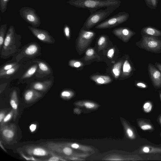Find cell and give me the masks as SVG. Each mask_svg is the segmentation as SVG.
Listing matches in <instances>:
<instances>
[{
  "label": "cell",
  "mask_w": 161,
  "mask_h": 161,
  "mask_svg": "<svg viewBox=\"0 0 161 161\" xmlns=\"http://www.w3.org/2000/svg\"><path fill=\"white\" fill-rule=\"evenodd\" d=\"M119 6H111L104 9H101L90 14L81 29L90 30L105 20Z\"/></svg>",
  "instance_id": "3"
},
{
  "label": "cell",
  "mask_w": 161,
  "mask_h": 161,
  "mask_svg": "<svg viewBox=\"0 0 161 161\" xmlns=\"http://www.w3.org/2000/svg\"><path fill=\"white\" fill-rule=\"evenodd\" d=\"M17 132L15 124L12 123L6 124L0 127L1 136L5 142L9 143L15 138Z\"/></svg>",
  "instance_id": "10"
},
{
  "label": "cell",
  "mask_w": 161,
  "mask_h": 161,
  "mask_svg": "<svg viewBox=\"0 0 161 161\" xmlns=\"http://www.w3.org/2000/svg\"><path fill=\"white\" fill-rule=\"evenodd\" d=\"M149 75L153 86L156 88H161V72L155 65L149 64L148 66Z\"/></svg>",
  "instance_id": "14"
},
{
  "label": "cell",
  "mask_w": 161,
  "mask_h": 161,
  "mask_svg": "<svg viewBox=\"0 0 161 161\" xmlns=\"http://www.w3.org/2000/svg\"><path fill=\"white\" fill-rule=\"evenodd\" d=\"M44 146L58 154H62L69 156L71 155L73 153V150L71 148L64 145L61 142H47L44 144Z\"/></svg>",
  "instance_id": "11"
},
{
  "label": "cell",
  "mask_w": 161,
  "mask_h": 161,
  "mask_svg": "<svg viewBox=\"0 0 161 161\" xmlns=\"http://www.w3.org/2000/svg\"><path fill=\"white\" fill-rule=\"evenodd\" d=\"M68 65L71 67L77 68L82 66L83 65V64L79 61L70 60L69 61Z\"/></svg>",
  "instance_id": "34"
},
{
  "label": "cell",
  "mask_w": 161,
  "mask_h": 161,
  "mask_svg": "<svg viewBox=\"0 0 161 161\" xmlns=\"http://www.w3.org/2000/svg\"><path fill=\"white\" fill-rule=\"evenodd\" d=\"M21 36L17 34L14 26L11 25L7 32L4 42L0 50L1 58L6 59L14 56L20 50Z\"/></svg>",
  "instance_id": "1"
},
{
  "label": "cell",
  "mask_w": 161,
  "mask_h": 161,
  "mask_svg": "<svg viewBox=\"0 0 161 161\" xmlns=\"http://www.w3.org/2000/svg\"><path fill=\"white\" fill-rule=\"evenodd\" d=\"M148 8L150 9H155L157 7L158 0H144Z\"/></svg>",
  "instance_id": "32"
},
{
  "label": "cell",
  "mask_w": 161,
  "mask_h": 161,
  "mask_svg": "<svg viewBox=\"0 0 161 161\" xmlns=\"http://www.w3.org/2000/svg\"><path fill=\"white\" fill-rule=\"evenodd\" d=\"M7 24L2 25L0 27V50L3 46L6 34Z\"/></svg>",
  "instance_id": "26"
},
{
  "label": "cell",
  "mask_w": 161,
  "mask_h": 161,
  "mask_svg": "<svg viewBox=\"0 0 161 161\" xmlns=\"http://www.w3.org/2000/svg\"><path fill=\"white\" fill-rule=\"evenodd\" d=\"M135 69L131 62L128 59H125L123 64L122 76L124 77H128L132 75Z\"/></svg>",
  "instance_id": "19"
},
{
  "label": "cell",
  "mask_w": 161,
  "mask_h": 161,
  "mask_svg": "<svg viewBox=\"0 0 161 161\" xmlns=\"http://www.w3.org/2000/svg\"><path fill=\"white\" fill-rule=\"evenodd\" d=\"M63 32L67 39L70 40L71 37V29L70 27L67 24H65L64 27Z\"/></svg>",
  "instance_id": "33"
},
{
  "label": "cell",
  "mask_w": 161,
  "mask_h": 161,
  "mask_svg": "<svg viewBox=\"0 0 161 161\" xmlns=\"http://www.w3.org/2000/svg\"><path fill=\"white\" fill-rule=\"evenodd\" d=\"M160 96L161 98V92L160 93Z\"/></svg>",
  "instance_id": "49"
},
{
  "label": "cell",
  "mask_w": 161,
  "mask_h": 161,
  "mask_svg": "<svg viewBox=\"0 0 161 161\" xmlns=\"http://www.w3.org/2000/svg\"><path fill=\"white\" fill-rule=\"evenodd\" d=\"M95 35L96 33L93 31L81 29L76 43L77 51L80 53H83L94 38Z\"/></svg>",
  "instance_id": "7"
},
{
  "label": "cell",
  "mask_w": 161,
  "mask_h": 161,
  "mask_svg": "<svg viewBox=\"0 0 161 161\" xmlns=\"http://www.w3.org/2000/svg\"><path fill=\"white\" fill-rule=\"evenodd\" d=\"M67 3L77 8L87 9L91 14L102 8L120 6L121 2L119 0H69Z\"/></svg>",
  "instance_id": "2"
},
{
  "label": "cell",
  "mask_w": 161,
  "mask_h": 161,
  "mask_svg": "<svg viewBox=\"0 0 161 161\" xmlns=\"http://www.w3.org/2000/svg\"><path fill=\"white\" fill-rule=\"evenodd\" d=\"M160 12H161V10H160Z\"/></svg>",
  "instance_id": "51"
},
{
  "label": "cell",
  "mask_w": 161,
  "mask_h": 161,
  "mask_svg": "<svg viewBox=\"0 0 161 161\" xmlns=\"http://www.w3.org/2000/svg\"><path fill=\"white\" fill-rule=\"evenodd\" d=\"M73 92L70 90L64 89L60 93V97L63 99L70 98L73 95Z\"/></svg>",
  "instance_id": "30"
},
{
  "label": "cell",
  "mask_w": 161,
  "mask_h": 161,
  "mask_svg": "<svg viewBox=\"0 0 161 161\" xmlns=\"http://www.w3.org/2000/svg\"><path fill=\"white\" fill-rule=\"evenodd\" d=\"M20 64H18L14 67L0 73V78H8L14 74L18 70Z\"/></svg>",
  "instance_id": "23"
},
{
  "label": "cell",
  "mask_w": 161,
  "mask_h": 161,
  "mask_svg": "<svg viewBox=\"0 0 161 161\" xmlns=\"http://www.w3.org/2000/svg\"><path fill=\"white\" fill-rule=\"evenodd\" d=\"M84 106L87 108H92L95 106V104L91 103L86 102L84 104Z\"/></svg>",
  "instance_id": "43"
},
{
  "label": "cell",
  "mask_w": 161,
  "mask_h": 161,
  "mask_svg": "<svg viewBox=\"0 0 161 161\" xmlns=\"http://www.w3.org/2000/svg\"><path fill=\"white\" fill-rule=\"evenodd\" d=\"M141 33L142 35L161 37V31L152 26H148L143 27L141 30Z\"/></svg>",
  "instance_id": "20"
},
{
  "label": "cell",
  "mask_w": 161,
  "mask_h": 161,
  "mask_svg": "<svg viewBox=\"0 0 161 161\" xmlns=\"http://www.w3.org/2000/svg\"><path fill=\"white\" fill-rule=\"evenodd\" d=\"M141 152L143 153H150L161 152V149L154 148L149 146H144L141 149Z\"/></svg>",
  "instance_id": "28"
},
{
  "label": "cell",
  "mask_w": 161,
  "mask_h": 161,
  "mask_svg": "<svg viewBox=\"0 0 161 161\" xmlns=\"http://www.w3.org/2000/svg\"><path fill=\"white\" fill-rule=\"evenodd\" d=\"M129 17V14L125 12H120L106 19L95 26L97 29H111L126 22Z\"/></svg>",
  "instance_id": "6"
},
{
  "label": "cell",
  "mask_w": 161,
  "mask_h": 161,
  "mask_svg": "<svg viewBox=\"0 0 161 161\" xmlns=\"http://www.w3.org/2000/svg\"><path fill=\"white\" fill-rule=\"evenodd\" d=\"M135 85L137 87L146 88L148 87V85L147 83L144 81H136L135 82Z\"/></svg>",
  "instance_id": "38"
},
{
  "label": "cell",
  "mask_w": 161,
  "mask_h": 161,
  "mask_svg": "<svg viewBox=\"0 0 161 161\" xmlns=\"http://www.w3.org/2000/svg\"><path fill=\"white\" fill-rule=\"evenodd\" d=\"M24 149L28 154L38 157L51 156L55 153L45 147L34 145L26 146Z\"/></svg>",
  "instance_id": "12"
},
{
  "label": "cell",
  "mask_w": 161,
  "mask_h": 161,
  "mask_svg": "<svg viewBox=\"0 0 161 161\" xmlns=\"http://www.w3.org/2000/svg\"><path fill=\"white\" fill-rule=\"evenodd\" d=\"M7 114V110L4 109L1 110L0 111V123L2 122Z\"/></svg>",
  "instance_id": "41"
},
{
  "label": "cell",
  "mask_w": 161,
  "mask_h": 161,
  "mask_svg": "<svg viewBox=\"0 0 161 161\" xmlns=\"http://www.w3.org/2000/svg\"><path fill=\"white\" fill-rule=\"evenodd\" d=\"M21 156L25 159L28 160H40L36 159L33 157H29L25 156L23 153H20Z\"/></svg>",
  "instance_id": "44"
},
{
  "label": "cell",
  "mask_w": 161,
  "mask_h": 161,
  "mask_svg": "<svg viewBox=\"0 0 161 161\" xmlns=\"http://www.w3.org/2000/svg\"><path fill=\"white\" fill-rule=\"evenodd\" d=\"M126 132L127 136L130 138L133 139L135 138L134 133L130 128H127L126 129Z\"/></svg>",
  "instance_id": "39"
},
{
  "label": "cell",
  "mask_w": 161,
  "mask_h": 161,
  "mask_svg": "<svg viewBox=\"0 0 161 161\" xmlns=\"http://www.w3.org/2000/svg\"><path fill=\"white\" fill-rule=\"evenodd\" d=\"M63 157L59 154H56L55 153L50 156V157L47 159L45 160L49 161H58L61 160H65Z\"/></svg>",
  "instance_id": "35"
},
{
  "label": "cell",
  "mask_w": 161,
  "mask_h": 161,
  "mask_svg": "<svg viewBox=\"0 0 161 161\" xmlns=\"http://www.w3.org/2000/svg\"><path fill=\"white\" fill-rule=\"evenodd\" d=\"M96 52L95 50L92 48L88 49L85 53V60L88 61L95 58H96Z\"/></svg>",
  "instance_id": "27"
},
{
  "label": "cell",
  "mask_w": 161,
  "mask_h": 161,
  "mask_svg": "<svg viewBox=\"0 0 161 161\" xmlns=\"http://www.w3.org/2000/svg\"><path fill=\"white\" fill-rule=\"evenodd\" d=\"M115 52V49L114 48H111L108 51L107 53L108 57L110 59L112 58L114 55Z\"/></svg>",
  "instance_id": "42"
},
{
  "label": "cell",
  "mask_w": 161,
  "mask_h": 161,
  "mask_svg": "<svg viewBox=\"0 0 161 161\" xmlns=\"http://www.w3.org/2000/svg\"><path fill=\"white\" fill-rule=\"evenodd\" d=\"M28 27L34 36L42 42L48 44L55 43V39L47 31L32 26Z\"/></svg>",
  "instance_id": "9"
},
{
  "label": "cell",
  "mask_w": 161,
  "mask_h": 161,
  "mask_svg": "<svg viewBox=\"0 0 161 161\" xmlns=\"http://www.w3.org/2000/svg\"><path fill=\"white\" fill-rule=\"evenodd\" d=\"M14 116V112L11 109L8 113L3 119L2 122L0 123V127L7 124V123Z\"/></svg>",
  "instance_id": "31"
},
{
  "label": "cell",
  "mask_w": 161,
  "mask_h": 161,
  "mask_svg": "<svg viewBox=\"0 0 161 161\" xmlns=\"http://www.w3.org/2000/svg\"><path fill=\"white\" fill-rule=\"evenodd\" d=\"M160 122L161 124V118H160Z\"/></svg>",
  "instance_id": "50"
},
{
  "label": "cell",
  "mask_w": 161,
  "mask_h": 161,
  "mask_svg": "<svg viewBox=\"0 0 161 161\" xmlns=\"http://www.w3.org/2000/svg\"><path fill=\"white\" fill-rule=\"evenodd\" d=\"M36 125L34 124L31 125L30 126V129L32 131H34L36 129Z\"/></svg>",
  "instance_id": "47"
},
{
  "label": "cell",
  "mask_w": 161,
  "mask_h": 161,
  "mask_svg": "<svg viewBox=\"0 0 161 161\" xmlns=\"http://www.w3.org/2000/svg\"><path fill=\"white\" fill-rule=\"evenodd\" d=\"M141 129L143 130H148L152 128V126L149 124H142L140 126Z\"/></svg>",
  "instance_id": "40"
},
{
  "label": "cell",
  "mask_w": 161,
  "mask_h": 161,
  "mask_svg": "<svg viewBox=\"0 0 161 161\" xmlns=\"http://www.w3.org/2000/svg\"><path fill=\"white\" fill-rule=\"evenodd\" d=\"M32 62L36 63L38 65V68L35 74L36 77L42 78L52 75L53 70L52 68L45 61L36 59L33 61Z\"/></svg>",
  "instance_id": "13"
},
{
  "label": "cell",
  "mask_w": 161,
  "mask_h": 161,
  "mask_svg": "<svg viewBox=\"0 0 161 161\" xmlns=\"http://www.w3.org/2000/svg\"><path fill=\"white\" fill-rule=\"evenodd\" d=\"M54 82L53 78L43 81H36L32 82L29 88L38 91L45 92H47L52 86Z\"/></svg>",
  "instance_id": "16"
},
{
  "label": "cell",
  "mask_w": 161,
  "mask_h": 161,
  "mask_svg": "<svg viewBox=\"0 0 161 161\" xmlns=\"http://www.w3.org/2000/svg\"><path fill=\"white\" fill-rule=\"evenodd\" d=\"M113 34L125 42H128L136 33L130 29L126 27L116 28L112 31Z\"/></svg>",
  "instance_id": "15"
},
{
  "label": "cell",
  "mask_w": 161,
  "mask_h": 161,
  "mask_svg": "<svg viewBox=\"0 0 161 161\" xmlns=\"http://www.w3.org/2000/svg\"><path fill=\"white\" fill-rule=\"evenodd\" d=\"M41 54V47L37 43L32 42L24 46L15 58V62H19L24 58H33Z\"/></svg>",
  "instance_id": "5"
},
{
  "label": "cell",
  "mask_w": 161,
  "mask_h": 161,
  "mask_svg": "<svg viewBox=\"0 0 161 161\" xmlns=\"http://www.w3.org/2000/svg\"><path fill=\"white\" fill-rule=\"evenodd\" d=\"M152 104L149 102L145 103L143 107L144 111L146 113L150 112L152 110Z\"/></svg>",
  "instance_id": "37"
},
{
  "label": "cell",
  "mask_w": 161,
  "mask_h": 161,
  "mask_svg": "<svg viewBox=\"0 0 161 161\" xmlns=\"http://www.w3.org/2000/svg\"><path fill=\"white\" fill-rule=\"evenodd\" d=\"M10 103L14 112L13 119L16 120L19 114V100L17 91L14 90L11 92L10 98Z\"/></svg>",
  "instance_id": "18"
},
{
  "label": "cell",
  "mask_w": 161,
  "mask_h": 161,
  "mask_svg": "<svg viewBox=\"0 0 161 161\" xmlns=\"http://www.w3.org/2000/svg\"><path fill=\"white\" fill-rule=\"evenodd\" d=\"M0 146L1 148L3 149V150L4 151L7 152L6 150L5 149V148L3 146V144H2V141L1 140L0 141Z\"/></svg>",
  "instance_id": "48"
},
{
  "label": "cell",
  "mask_w": 161,
  "mask_h": 161,
  "mask_svg": "<svg viewBox=\"0 0 161 161\" xmlns=\"http://www.w3.org/2000/svg\"><path fill=\"white\" fill-rule=\"evenodd\" d=\"M107 40L108 37L105 35H102L99 36L97 41L98 52L105 48L107 45Z\"/></svg>",
  "instance_id": "25"
},
{
  "label": "cell",
  "mask_w": 161,
  "mask_h": 161,
  "mask_svg": "<svg viewBox=\"0 0 161 161\" xmlns=\"http://www.w3.org/2000/svg\"><path fill=\"white\" fill-rule=\"evenodd\" d=\"M70 146L71 147L75 149L78 148L79 147V145L76 143L72 144Z\"/></svg>",
  "instance_id": "46"
},
{
  "label": "cell",
  "mask_w": 161,
  "mask_h": 161,
  "mask_svg": "<svg viewBox=\"0 0 161 161\" xmlns=\"http://www.w3.org/2000/svg\"><path fill=\"white\" fill-rule=\"evenodd\" d=\"M18 64V62H9L4 64L1 66L0 68V73L10 69Z\"/></svg>",
  "instance_id": "29"
},
{
  "label": "cell",
  "mask_w": 161,
  "mask_h": 161,
  "mask_svg": "<svg viewBox=\"0 0 161 161\" xmlns=\"http://www.w3.org/2000/svg\"><path fill=\"white\" fill-rule=\"evenodd\" d=\"M140 48L147 51L159 53H161V37L142 35L140 40L136 43Z\"/></svg>",
  "instance_id": "4"
},
{
  "label": "cell",
  "mask_w": 161,
  "mask_h": 161,
  "mask_svg": "<svg viewBox=\"0 0 161 161\" xmlns=\"http://www.w3.org/2000/svg\"><path fill=\"white\" fill-rule=\"evenodd\" d=\"M43 95L42 92L29 88L25 90L23 94L24 101L27 103L36 102L42 97Z\"/></svg>",
  "instance_id": "17"
},
{
  "label": "cell",
  "mask_w": 161,
  "mask_h": 161,
  "mask_svg": "<svg viewBox=\"0 0 161 161\" xmlns=\"http://www.w3.org/2000/svg\"><path fill=\"white\" fill-rule=\"evenodd\" d=\"M155 66L161 72V64L158 62H156L155 63Z\"/></svg>",
  "instance_id": "45"
},
{
  "label": "cell",
  "mask_w": 161,
  "mask_h": 161,
  "mask_svg": "<svg viewBox=\"0 0 161 161\" xmlns=\"http://www.w3.org/2000/svg\"><path fill=\"white\" fill-rule=\"evenodd\" d=\"M38 65L36 63L30 66L21 76L22 80L26 79L32 77L35 75L38 68Z\"/></svg>",
  "instance_id": "22"
},
{
  "label": "cell",
  "mask_w": 161,
  "mask_h": 161,
  "mask_svg": "<svg viewBox=\"0 0 161 161\" xmlns=\"http://www.w3.org/2000/svg\"><path fill=\"white\" fill-rule=\"evenodd\" d=\"M10 0H0V10L2 13L7 10L8 4Z\"/></svg>",
  "instance_id": "36"
},
{
  "label": "cell",
  "mask_w": 161,
  "mask_h": 161,
  "mask_svg": "<svg viewBox=\"0 0 161 161\" xmlns=\"http://www.w3.org/2000/svg\"><path fill=\"white\" fill-rule=\"evenodd\" d=\"M90 78L98 85L107 84L112 81L110 76L108 75H93L90 76Z\"/></svg>",
  "instance_id": "21"
},
{
  "label": "cell",
  "mask_w": 161,
  "mask_h": 161,
  "mask_svg": "<svg viewBox=\"0 0 161 161\" xmlns=\"http://www.w3.org/2000/svg\"><path fill=\"white\" fill-rule=\"evenodd\" d=\"M124 62L123 60L118 61L114 65L112 68V72L116 79H117L120 75L121 68Z\"/></svg>",
  "instance_id": "24"
},
{
  "label": "cell",
  "mask_w": 161,
  "mask_h": 161,
  "mask_svg": "<svg viewBox=\"0 0 161 161\" xmlns=\"http://www.w3.org/2000/svg\"><path fill=\"white\" fill-rule=\"evenodd\" d=\"M19 13L21 18L32 26L38 27L40 25V18L34 8L28 7H22L19 10Z\"/></svg>",
  "instance_id": "8"
}]
</instances>
